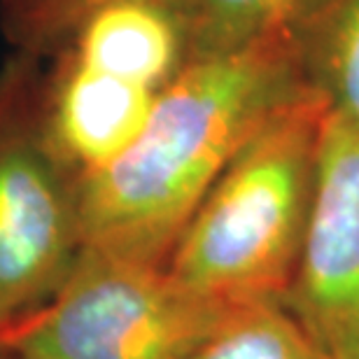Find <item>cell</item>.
Segmentation results:
<instances>
[{"mask_svg": "<svg viewBox=\"0 0 359 359\" xmlns=\"http://www.w3.org/2000/svg\"><path fill=\"white\" fill-rule=\"evenodd\" d=\"M308 87L290 33L189 59L159 91L133 145L80 182L84 248L166 266L229 161Z\"/></svg>", "mask_w": 359, "mask_h": 359, "instance_id": "cell-1", "label": "cell"}, {"mask_svg": "<svg viewBox=\"0 0 359 359\" xmlns=\"http://www.w3.org/2000/svg\"><path fill=\"white\" fill-rule=\"evenodd\" d=\"M327 100L313 87L238 149L182 229L166 269L226 304L285 301L311 217Z\"/></svg>", "mask_w": 359, "mask_h": 359, "instance_id": "cell-2", "label": "cell"}, {"mask_svg": "<svg viewBox=\"0 0 359 359\" xmlns=\"http://www.w3.org/2000/svg\"><path fill=\"white\" fill-rule=\"evenodd\" d=\"M166 266L84 248L59 294L0 336L7 359H187L236 308Z\"/></svg>", "mask_w": 359, "mask_h": 359, "instance_id": "cell-3", "label": "cell"}, {"mask_svg": "<svg viewBox=\"0 0 359 359\" xmlns=\"http://www.w3.org/2000/svg\"><path fill=\"white\" fill-rule=\"evenodd\" d=\"M40 61L17 52L0 70V336L59 294L84 250L80 177L47 135Z\"/></svg>", "mask_w": 359, "mask_h": 359, "instance_id": "cell-4", "label": "cell"}, {"mask_svg": "<svg viewBox=\"0 0 359 359\" xmlns=\"http://www.w3.org/2000/svg\"><path fill=\"white\" fill-rule=\"evenodd\" d=\"M285 306L334 359L359 353V126L327 110L301 259Z\"/></svg>", "mask_w": 359, "mask_h": 359, "instance_id": "cell-5", "label": "cell"}, {"mask_svg": "<svg viewBox=\"0 0 359 359\" xmlns=\"http://www.w3.org/2000/svg\"><path fill=\"white\" fill-rule=\"evenodd\" d=\"M42 82L47 135L66 166L80 177L96 175L133 145L159 91L52 54Z\"/></svg>", "mask_w": 359, "mask_h": 359, "instance_id": "cell-6", "label": "cell"}, {"mask_svg": "<svg viewBox=\"0 0 359 359\" xmlns=\"http://www.w3.org/2000/svg\"><path fill=\"white\" fill-rule=\"evenodd\" d=\"M59 52L156 91L189 61L170 0H100L77 19Z\"/></svg>", "mask_w": 359, "mask_h": 359, "instance_id": "cell-7", "label": "cell"}, {"mask_svg": "<svg viewBox=\"0 0 359 359\" xmlns=\"http://www.w3.org/2000/svg\"><path fill=\"white\" fill-rule=\"evenodd\" d=\"M189 59L226 54L290 33L306 0H170Z\"/></svg>", "mask_w": 359, "mask_h": 359, "instance_id": "cell-8", "label": "cell"}, {"mask_svg": "<svg viewBox=\"0 0 359 359\" xmlns=\"http://www.w3.org/2000/svg\"><path fill=\"white\" fill-rule=\"evenodd\" d=\"M187 359H334L285 301H259L233 315Z\"/></svg>", "mask_w": 359, "mask_h": 359, "instance_id": "cell-9", "label": "cell"}, {"mask_svg": "<svg viewBox=\"0 0 359 359\" xmlns=\"http://www.w3.org/2000/svg\"><path fill=\"white\" fill-rule=\"evenodd\" d=\"M311 87L329 110L359 126V0H332L313 42Z\"/></svg>", "mask_w": 359, "mask_h": 359, "instance_id": "cell-10", "label": "cell"}, {"mask_svg": "<svg viewBox=\"0 0 359 359\" xmlns=\"http://www.w3.org/2000/svg\"><path fill=\"white\" fill-rule=\"evenodd\" d=\"M96 3L100 0H0V17L19 52L45 59Z\"/></svg>", "mask_w": 359, "mask_h": 359, "instance_id": "cell-11", "label": "cell"}, {"mask_svg": "<svg viewBox=\"0 0 359 359\" xmlns=\"http://www.w3.org/2000/svg\"><path fill=\"white\" fill-rule=\"evenodd\" d=\"M341 359H359V353H353V355H346V357H341Z\"/></svg>", "mask_w": 359, "mask_h": 359, "instance_id": "cell-12", "label": "cell"}, {"mask_svg": "<svg viewBox=\"0 0 359 359\" xmlns=\"http://www.w3.org/2000/svg\"><path fill=\"white\" fill-rule=\"evenodd\" d=\"M0 359H7V357H5V355H3V353H0Z\"/></svg>", "mask_w": 359, "mask_h": 359, "instance_id": "cell-13", "label": "cell"}]
</instances>
